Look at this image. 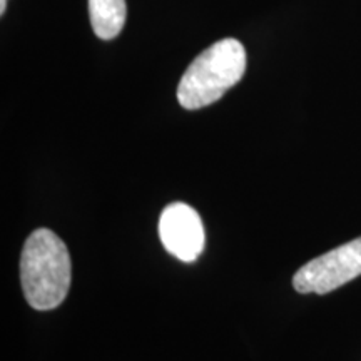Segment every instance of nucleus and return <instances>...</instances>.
I'll return each mask as SVG.
<instances>
[{
  "instance_id": "nucleus-1",
  "label": "nucleus",
  "mask_w": 361,
  "mask_h": 361,
  "mask_svg": "<svg viewBox=\"0 0 361 361\" xmlns=\"http://www.w3.org/2000/svg\"><path fill=\"white\" fill-rule=\"evenodd\" d=\"M72 263L61 238L51 229H35L20 256V281L27 303L49 311L66 300L71 288Z\"/></svg>"
},
{
  "instance_id": "nucleus-2",
  "label": "nucleus",
  "mask_w": 361,
  "mask_h": 361,
  "mask_svg": "<svg viewBox=\"0 0 361 361\" xmlns=\"http://www.w3.org/2000/svg\"><path fill=\"white\" fill-rule=\"evenodd\" d=\"M246 71V51L236 39H223L201 52L180 78L178 101L184 109L211 106L234 87Z\"/></svg>"
},
{
  "instance_id": "nucleus-3",
  "label": "nucleus",
  "mask_w": 361,
  "mask_h": 361,
  "mask_svg": "<svg viewBox=\"0 0 361 361\" xmlns=\"http://www.w3.org/2000/svg\"><path fill=\"white\" fill-rule=\"evenodd\" d=\"M361 274V238L324 252L301 266L293 276V286L301 295H326Z\"/></svg>"
},
{
  "instance_id": "nucleus-4",
  "label": "nucleus",
  "mask_w": 361,
  "mask_h": 361,
  "mask_svg": "<svg viewBox=\"0 0 361 361\" xmlns=\"http://www.w3.org/2000/svg\"><path fill=\"white\" fill-rule=\"evenodd\" d=\"M159 238L166 251L184 263H192L204 250V226L197 211L184 202L166 206L159 218Z\"/></svg>"
},
{
  "instance_id": "nucleus-5",
  "label": "nucleus",
  "mask_w": 361,
  "mask_h": 361,
  "mask_svg": "<svg viewBox=\"0 0 361 361\" xmlns=\"http://www.w3.org/2000/svg\"><path fill=\"white\" fill-rule=\"evenodd\" d=\"M89 17L99 39H114L121 34L128 17L126 0H89Z\"/></svg>"
},
{
  "instance_id": "nucleus-6",
  "label": "nucleus",
  "mask_w": 361,
  "mask_h": 361,
  "mask_svg": "<svg viewBox=\"0 0 361 361\" xmlns=\"http://www.w3.org/2000/svg\"><path fill=\"white\" fill-rule=\"evenodd\" d=\"M6 7H7V0H0V13L6 12Z\"/></svg>"
}]
</instances>
